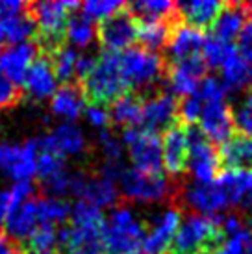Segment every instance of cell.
<instances>
[{"instance_id": "8", "label": "cell", "mask_w": 252, "mask_h": 254, "mask_svg": "<svg viewBox=\"0 0 252 254\" xmlns=\"http://www.w3.org/2000/svg\"><path fill=\"white\" fill-rule=\"evenodd\" d=\"M184 212L176 206H171L169 210L154 213L143 223L145 226V240H143V251L145 254H165L171 241L175 238L178 226L182 223Z\"/></svg>"}, {"instance_id": "25", "label": "cell", "mask_w": 252, "mask_h": 254, "mask_svg": "<svg viewBox=\"0 0 252 254\" xmlns=\"http://www.w3.org/2000/svg\"><path fill=\"white\" fill-rule=\"evenodd\" d=\"M78 197H80V200H84V202L100 210V208L115 204L119 193H117L115 182H110V180L98 177V175H89Z\"/></svg>"}, {"instance_id": "38", "label": "cell", "mask_w": 252, "mask_h": 254, "mask_svg": "<svg viewBox=\"0 0 252 254\" xmlns=\"http://www.w3.org/2000/svg\"><path fill=\"white\" fill-rule=\"evenodd\" d=\"M22 99H24V89L11 82L0 69V112L15 108L17 104H21Z\"/></svg>"}, {"instance_id": "39", "label": "cell", "mask_w": 252, "mask_h": 254, "mask_svg": "<svg viewBox=\"0 0 252 254\" xmlns=\"http://www.w3.org/2000/svg\"><path fill=\"white\" fill-rule=\"evenodd\" d=\"M35 195H37L35 186L32 182H17L11 188V191H7V213L17 210L19 206H22L30 198H34Z\"/></svg>"}, {"instance_id": "4", "label": "cell", "mask_w": 252, "mask_h": 254, "mask_svg": "<svg viewBox=\"0 0 252 254\" xmlns=\"http://www.w3.org/2000/svg\"><path fill=\"white\" fill-rule=\"evenodd\" d=\"M188 163L198 184H211L219 177V156L198 125H186Z\"/></svg>"}, {"instance_id": "47", "label": "cell", "mask_w": 252, "mask_h": 254, "mask_svg": "<svg viewBox=\"0 0 252 254\" xmlns=\"http://www.w3.org/2000/svg\"><path fill=\"white\" fill-rule=\"evenodd\" d=\"M241 6H243V11H245L247 19H249V21H252V2H243Z\"/></svg>"}, {"instance_id": "41", "label": "cell", "mask_w": 252, "mask_h": 254, "mask_svg": "<svg viewBox=\"0 0 252 254\" xmlns=\"http://www.w3.org/2000/svg\"><path fill=\"white\" fill-rule=\"evenodd\" d=\"M236 50H238V54L245 62L252 64V21L247 22L243 30H241V34L238 36V47H236Z\"/></svg>"}, {"instance_id": "29", "label": "cell", "mask_w": 252, "mask_h": 254, "mask_svg": "<svg viewBox=\"0 0 252 254\" xmlns=\"http://www.w3.org/2000/svg\"><path fill=\"white\" fill-rule=\"evenodd\" d=\"M126 9L130 11V15L139 24H147V22L167 19L169 15L175 11V2H169V0H141V2L126 4Z\"/></svg>"}, {"instance_id": "35", "label": "cell", "mask_w": 252, "mask_h": 254, "mask_svg": "<svg viewBox=\"0 0 252 254\" xmlns=\"http://www.w3.org/2000/svg\"><path fill=\"white\" fill-rule=\"evenodd\" d=\"M121 7H125V2H117V0H89V2L80 4V9H82L80 13L93 22V19L102 21L106 17H110L115 11H119Z\"/></svg>"}, {"instance_id": "10", "label": "cell", "mask_w": 252, "mask_h": 254, "mask_svg": "<svg viewBox=\"0 0 252 254\" xmlns=\"http://www.w3.org/2000/svg\"><path fill=\"white\" fill-rule=\"evenodd\" d=\"M178 106L180 99L171 91H160L150 99L143 100V130L152 134H163L165 130L178 123Z\"/></svg>"}, {"instance_id": "26", "label": "cell", "mask_w": 252, "mask_h": 254, "mask_svg": "<svg viewBox=\"0 0 252 254\" xmlns=\"http://www.w3.org/2000/svg\"><path fill=\"white\" fill-rule=\"evenodd\" d=\"M215 182L224 190L230 204L243 208L252 193V171H223Z\"/></svg>"}, {"instance_id": "9", "label": "cell", "mask_w": 252, "mask_h": 254, "mask_svg": "<svg viewBox=\"0 0 252 254\" xmlns=\"http://www.w3.org/2000/svg\"><path fill=\"white\" fill-rule=\"evenodd\" d=\"M39 152V141L28 139L22 145L0 143V169L19 182H30L35 175V160Z\"/></svg>"}, {"instance_id": "30", "label": "cell", "mask_w": 252, "mask_h": 254, "mask_svg": "<svg viewBox=\"0 0 252 254\" xmlns=\"http://www.w3.org/2000/svg\"><path fill=\"white\" fill-rule=\"evenodd\" d=\"M21 251L24 254H54L62 253L58 247V238H56V226L54 225H41L35 228L32 236L26 241L19 243Z\"/></svg>"}, {"instance_id": "49", "label": "cell", "mask_w": 252, "mask_h": 254, "mask_svg": "<svg viewBox=\"0 0 252 254\" xmlns=\"http://www.w3.org/2000/svg\"><path fill=\"white\" fill-rule=\"evenodd\" d=\"M247 104L252 108V89H251V93H249V97H247Z\"/></svg>"}, {"instance_id": "18", "label": "cell", "mask_w": 252, "mask_h": 254, "mask_svg": "<svg viewBox=\"0 0 252 254\" xmlns=\"http://www.w3.org/2000/svg\"><path fill=\"white\" fill-rule=\"evenodd\" d=\"M22 84L26 85V89H28V93L34 99L52 97L58 89V80L54 76V72H52L49 58L37 54L35 60L32 62V65L28 67Z\"/></svg>"}, {"instance_id": "33", "label": "cell", "mask_w": 252, "mask_h": 254, "mask_svg": "<svg viewBox=\"0 0 252 254\" xmlns=\"http://www.w3.org/2000/svg\"><path fill=\"white\" fill-rule=\"evenodd\" d=\"M238 50L232 43L221 41L217 37H206V41L202 45V50H200V56L206 62L208 67H223L224 62L236 54Z\"/></svg>"}, {"instance_id": "2", "label": "cell", "mask_w": 252, "mask_h": 254, "mask_svg": "<svg viewBox=\"0 0 252 254\" xmlns=\"http://www.w3.org/2000/svg\"><path fill=\"white\" fill-rule=\"evenodd\" d=\"M85 104L108 108L130 91L119 69V52H102L91 74L80 82Z\"/></svg>"}, {"instance_id": "46", "label": "cell", "mask_w": 252, "mask_h": 254, "mask_svg": "<svg viewBox=\"0 0 252 254\" xmlns=\"http://www.w3.org/2000/svg\"><path fill=\"white\" fill-rule=\"evenodd\" d=\"M7 215V191H0V228Z\"/></svg>"}, {"instance_id": "45", "label": "cell", "mask_w": 252, "mask_h": 254, "mask_svg": "<svg viewBox=\"0 0 252 254\" xmlns=\"http://www.w3.org/2000/svg\"><path fill=\"white\" fill-rule=\"evenodd\" d=\"M21 253V245L11 240L6 234H0V254H17Z\"/></svg>"}, {"instance_id": "37", "label": "cell", "mask_w": 252, "mask_h": 254, "mask_svg": "<svg viewBox=\"0 0 252 254\" xmlns=\"http://www.w3.org/2000/svg\"><path fill=\"white\" fill-rule=\"evenodd\" d=\"M65 169V162L62 156H56L47 150H39L37 152V160H35V173L39 177V182H45L52 178L54 175L62 173Z\"/></svg>"}, {"instance_id": "3", "label": "cell", "mask_w": 252, "mask_h": 254, "mask_svg": "<svg viewBox=\"0 0 252 254\" xmlns=\"http://www.w3.org/2000/svg\"><path fill=\"white\" fill-rule=\"evenodd\" d=\"M178 178H167L161 175H147L137 169H126L121 177L123 200L125 202H160L173 200L178 190Z\"/></svg>"}, {"instance_id": "16", "label": "cell", "mask_w": 252, "mask_h": 254, "mask_svg": "<svg viewBox=\"0 0 252 254\" xmlns=\"http://www.w3.org/2000/svg\"><path fill=\"white\" fill-rule=\"evenodd\" d=\"M35 56H37V47L32 41L13 45V47H4L0 50V69L11 82L21 85Z\"/></svg>"}, {"instance_id": "40", "label": "cell", "mask_w": 252, "mask_h": 254, "mask_svg": "<svg viewBox=\"0 0 252 254\" xmlns=\"http://www.w3.org/2000/svg\"><path fill=\"white\" fill-rule=\"evenodd\" d=\"M98 141H100V148L104 152V160H108V162H123V143L108 128H102V132L98 134Z\"/></svg>"}, {"instance_id": "15", "label": "cell", "mask_w": 252, "mask_h": 254, "mask_svg": "<svg viewBox=\"0 0 252 254\" xmlns=\"http://www.w3.org/2000/svg\"><path fill=\"white\" fill-rule=\"evenodd\" d=\"M39 150H47L56 156H67V154H80L85 150V137L82 130L72 125L65 123L54 128L49 135L39 137Z\"/></svg>"}, {"instance_id": "23", "label": "cell", "mask_w": 252, "mask_h": 254, "mask_svg": "<svg viewBox=\"0 0 252 254\" xmlns=\"http://www.w3.org/2000/svg\"><path fill=\"white\" fill-rule=\"evenodd\" d=\"M108 112H110V123H113L115 127H123V130L137 128L143 117V99L137 93L128 91L113 104H110Z\"/></svg>"}, {"instance_id": "52", "label": "cell", "mask_w": 252, "mask_h": 254, "mask_svg": "<svg viewBox=\"0 0 252 254\" xmlns=\"http://www.w3.org/2000/svg\"><path fill=\"white\" fill-rule=\"evenodd\" d=\"M251 254H252V251H251Z\"/></svg>"}, {"instance_id": "7", "label": "cell", "mask_w": 252, "mask_h": 254, "mask_svg": "<svg viewBox=\"0 0 252 254\" xmlns=\"http://www.w3.org/2000/svg\"><path fill=\"white\" fill-rule=\"evenodd\" d=\"M137 30L139 22L130 15L125 4L119 11L98 21L95 34L104 52H123L137 43Z\"/></svg>"}, {"instance_id": "12", "label": "cell", "mask_w": 252, "mask_h": 254, "mask_svg": "<svg viewBox=\"0 0 252 254\" xmlns=\"http://www.w3.org/2000/svg\"><path fill=\"white\" fill-rule=\"evenodd\" d=\"M232 110L224 100L221 102H210L202 104L200 115H198V127L211 143L223 145L234 135V115Z\"/></svg>"}, {"instance_id": "1", "label": "cell", "mask_w": 252, "mask_h": 254, "mask_svg": "<svg viewBox=\"0 0 252 254\" xmlns=\"http://www.w3.org/2000/svg\"><path fill=\"white\" fill-rule=\"evenodd\" d=\"M223 213L198 215L189 213L184 219L165 254H213L223 247Z\"/></svg>"}, {"instance_id": "42", "label": "cell", "mask_w": 252, "mask_h": 254, "mask_svg": "<svg viewBox=\"0 0 252 254\" xmlns=\"http://www.w3.org/2000/svg\"><path fill=\"white\" fill-rule=\"evenodd\" d=\"M232 115H234V127L239 130V134L252 135V108L249 104H243L236 112H232Z\"/></svg>"}, {"instance_id": "24", "label": "cell", "mask_w": 252, "mask_h": 254, "mask_svg": "<svg viewBox=\"0 0 252 254\" xmlns=\"http://www.w3.org/2000/svg\"><path fill=\"white\" fill-rule=\"evenodd\" d=\"M84 106L85 99L78 82L63 84L62 87H58L56 93L52 95V102H50L52 112L60 115V117H65L67 121L78 119V115L82 113Z\"/></svg>"}, {"instance_id": "34", "label": "cell", "mask_w": 252, "mask_h": 254, "mask_svg": "<svg viewBox=\"0 0 252 254\" xmlns=\"http://www.w3.org/2000/svg\"><path fill=\"white\" fill-rule=\"evenodd\" d=\"M104 213L102 210H98L95 206L87 204L84 200H80L76 206H72L70 212V221L74 226L80 228H93V230H102L104 225Z\"/></svg>"}, {"instance_id": "32", "label": "cell", "mask_w": 252, "mask_h": 254, "mask_svg": "<svg viewBox=\"0 0 252 254\" xmlns=\"http://www.w3.org/2000/svg\"><path fill=\"white\" fill-rule=\"evenodd\" d=\"M78 9L70 13L69 21H67V41H70L76 47H87L95 37V26Z\"/></svg>"}, {"instance_id": "48", "label": "cell", "mask_w": 252, "mask_h": 254, "mask_svg": "<svg viewBox=\"0 0 252 254\" xmlns=\"http://www.w3.org/2000/svg\"><path fill=\"white\" fill-rule=\"evenodd\" d=\"M247 226H249L247 230H249V232L252 234V212L249 213V215H247Z\"/></svg>"}, {"instance_id": "17", "label": "cell", "mask_w": 252, "mask_h": 254, "mask_svg": "<svg viewBox=\"0 0 252 254\" xmlns=\"http://www.w3.org/2000/svg\"><path fill=\"white\" fill-rule=\"evenodd\" d=\"M217 156L224 171H252V135L234 134L221 145Z\"/></svg>"}, {"instance_id": "31", "label": "cell", "mask_w": 252, "mask_h": 254, "mask_svg": "<svg viewBox=\"0 0 252 254\" xmlns=\"http://www.w3.org/2000/svg\"><path fill=\"white\" fill-rule=\"evenodd\" d=\"M49 62L52 67V72L56 76L58 82L62 84H70L74 82V74H76V62H78V52L72 47L65 45L54 54H50Z\"/></svg>"}, {"instance_id": "6", "label": "cell", "mask_w": 252, "mask_h": 254, "mask_svg": "<svg viewBox=\"0 0 252 254\" xmlns=\"http://www.w3.org/2000/svg\"><path fill=\"white\" fill-rule=\"evenodd\" d=\"M123 141L128 147L130 160L135 169L147 175L163 173V154H161V135L147 132L143 128H125Z\"/></svg>"}, {"instance_id": "28", "label": "cell", "mask_w": 252, "mask_h": 254, "mask_svg": "<svg viewBox=\"0 0 252 254\" xmlns=\"http://www.w3.org/2000/svg\"><path fill=\"white\" fill-rule=\"evenodd\" d=\"M70 212H72V204L65 198H56V197H39L37 195V219L39 225H65L70 219Z\"/></svg>"}, {"instance_id": "50", "label": "cell", "mask_w": 252, "mask_h": 254, "mask_svg": "<svg viewBox=\"0 0 252 254\" xmlns=\"http://www.w3.org/2000/svg\"><path fill=\"white\" fill-rule=\"evenodd\" d=\"M17 254H24V253H22V251H21V253H17Z\"/></svg>"}, {"instance_id": "5", "label": "cell", "mask_w": 252, "mask_h": 254, "mask_svg": "<svg viewBox=\"0 0 252 254\" xmlns=\"http://www.w3.org/2000/svg\"><path fill=\"white\" fill-rule=\"evenodd\" d=\"M171 206H176L184 212V208H191L195 212H204L215 215L230 206V200L226 197L224 190L217 182L211 184H186L180 180L178 191L171 200Z\"/></svg>"}, {"instance_id": "13", "label": "cell", "mask_w": 252, "mask_h": 254, "mask_svg": "<svg viewBox=\"0 0 252 254\" xmlns=\"http://www.w3.org/2000/svg\"><path fill=\"white\" fill-rule=\"evenodd\" d=\"M161 154L163 165L173 178H180L188 169V141L186 125L178 121L161 135Z\"/></svg>"}, {"instance_id": "19", "label": "cell", "mask_w": 252, "mask_h": 254, "mask_svg": "<svg viewBox=\"0 0 252 254\" xmlns=\"http://www.w3.org/2000/svg\"><path fill=\"white\" fill-rule=\"evenodd\" d=\"M223 2L215 0H189V2H176V7L182 15L184 24L196 30H208L215 22L217 15L223 9Z\"/></svg>"}, {"instance_id": "21", "label": "cell", "mask_w": 252, "mask_h": 254, "mask_svg": "<svg viewBox=\"0 0 252 254\" xmlns=\"http://www.w3.org/2000/svg\"><path fill=\"white\" fill-rule=\"evenodd\" d=\"M37 226H39V219H37V195L6 215V236H9L17 243H22V241L28 240Z\"/></svg>"}, {"instance_id": "36", "label": "cell", "mask_w": 252, "mask_h": 254, "mask_svg": "<svg viewBox=\"0 0 252 254\" xmlns=\"http://www.w3.org/2000/svg\"><path fill=\"white\" fill-rule=\"evenodd\" d=\"M193 95L198 97V100L202 104H210V102H221L226 97V87L224 84L215 76H204Z\"/></svg>"}, {"instance_id": "44", "label": "cell", "mask_w": 252, "mask_h": 254, "mask_svg": "<svg viewBox=\"0 0 252 254\" xmlns=\"http://www.w3.org/2000/svg\"><path fill=\"white\" fill-rule=\"evenodd\" d=\"M85 115H87V119L91 121V125H95V127L106 128L110 125V112L104 106H87Z\"/></svg>"}, {"instance_id": "43", "label": "cell", "mask_w": 252, "mask_h": 254, "mask_svg": "<svg viewBox=\"0 0 252 254\" xmlns=\"http://www.w3.org/2000/svg\"><path fill=\"white\" fill-rule=\"evenodd\" d=\"M97 60H98V58L93 56V54H84V56H78L76 74H74V76L78 78V80H76L78 84L91 74V71L95 69V65H97Z\"/></svg>"}, {"instance_id": "20", "label": "cell", "mask_w": 252, "mask_h": 254, "mask_svg": "<svg viewBox=\"0 0 252 254\" xmlns=\"http://www.w3.org/2000/svg\"><path fill=\"white\" fill-rule=\"evenodd\" d=\"M206 41V34L202 30L191 28L188 24H182L180 28L175 32V36L169 43V54L165 56L169 64H178L182 60H188L191 56L200 54L202 45Z\"/></svg>"}, {"instance_id": "51", "label": "cell", "mask_w": 252, "mask_h": 254, "mask_svg": "<svg viewBox=\"0 0 252 254\" xmlns=\"http://www.w3.org/2000/svg\"><path fill=\"white\" fill-rule=\"evenodd\" d=\"M133 254H139V253H133Z\"/></svg>"}, {"instance_id": "14", "label": "cell", "mask_w": 252, "mask_h": 254, "mask_svg": "<svg viewBox=\"0 0 252 254\" xmlns=\"http://www.w3.org/2000/svg\"><path fill=\"white\" fill-rule=\"evenodd\" d=\"M184 24L182 15L178 11V7L175 4V11L169 15L167 19H161V21L147 22V24H139L137 30V47L148 50V52H154L160 54V50L167 49L175 32Z\"/></svg>"}, {"instance_id": "22", "label": "cell", "mask_w": 252, "mask_h": 254, "mask_svg": "<svg viewBox=\"0 0 252 254\" xmlns=\"http://www.w3.org/2000/svg\"><path fill=\"white\" fill-rule=\"evenodd\" d=\"M247 24V15L243 11V6L238 2H228L224 4L221 13L217 15L215 22L211 24V36L221 39V41L232 43L241 34L243 26Z\"/></svg>"}, {"instance_id": "27", "label": "cell", "mask_w": 252, "mask_h": 254, "mask_svg": "<svg viewBox=\"0 0 252 254\" xmlns=\"http://www.w3.org/2000/svg\"><path fill=\"white\" fill-rule=\"evenodd\" d=\"M221 69H223V80H221V82H223L224 87H226V93L241 91V89H245L247 85L252 82L251 64L245 62L238 52L232 54V56L224 62V65Z\"/></svg>"}, {"instance_id": "11", "label": "cell", "mask_w": 252, "mask_h": 254, "mask_svg": "<svg viewBox=\"0 0 252 254\" xmlns=\"http://www.w3.org/2000/svg\"><path fill=\"white\" fill-rule=\"evenodd\" d=\"M100 238L104 254H133L143 247L145 226L137 219L125 226H113L104 221Z\"/></svg>"}]
</instances>
